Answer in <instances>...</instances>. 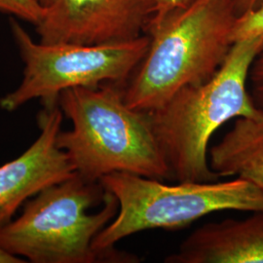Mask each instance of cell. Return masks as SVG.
I'll return each instance as SVG.
<instances>
[{
	"label": "cell",
	"mask_w": 263,
	"mask_h": 263,
	"mask_svg": "<svg viewBox=\"0 0 263 263\" xmlns=\"http://www.w3.org/2000/svg\"><path fill=\"white\" fill-rule=\"evenodd\" d=\"M237 19L232 0H194L157 15L147 53L124 86L126 104L149 112L179 90L207 82L234 45Z\"/></svg>",
	"instance_id": "cell-1"
},
{
	"label": "cell",
	"mask_w": 263,
	"mask_h": 263,
	"mask_svg": "<svg viewBox=\"0 0 263 263\" xmlns=\"http://www.w3.org/2000/svg\"><path fill=\"white\" fill-rule=\"evenodd\" d=\"M209 161L219 178L246 179L263 191V116L237 118L209 151Z\"/></svg>",
	"instance_id": "cell-10"
},
{
	"label": "cell",
	"mask_w": 263,
	"mask_h": 263,
	"mask_svg": "<svg viewBox=\"0 0 263 263\" xmlns=\"http://www.w3.org/2000/svg\"><path fill=\"white\" fill-rule=\"evenodd\" d=\"M236 15L239 17L259 8L263 5V0H232Z\"/></svg>",
	"instance_id": "cell-14"
},
{
	"label": "cell",
	"mask_w": 263,
	"mask_h": 263,
	"mask_svg": "<svg viewBox=\"0 0 263 263\" xmlns=\"http://www.w3.org/2000/svg\"><path fill=\"white\" fill-rule=\"evenodd\" d=\"M0 12L36 26L43 17L44 7L36 0H0Z\"/></svg>",
	"instance_id": "cell-11"
},
{
	"label": "cell",
	"mask_w": 263,
	"mask_h": 263,
	"mask_svg": "<svg viewBox=\"0 0 263 263\" xmlns=\"http://www.w3.org/2000/svg\"><path fill=\"white\" fill-rule=\"evenodd\" d=\"M192 1H194V0H156L157 5H158L157 15L166 13L170 10L176 9V8H179V7L185 6Z\"/></svg>",
	"instance_id": "cell-15"
},
{
	"label": "cell",
	"mask_w": 263,
	"mask_h": 263,
	"mask_svg": "<svg viewBox=\"0 0 263 263\" xmlns=\"http://www.w3.org/2000/svg\"><path fill=\"white\" fill-rule=\"evenodd\" d=\"M118 202L116 217L95 237L93 249L102 259H125L114 250L124 238L151 229H181L203 216L223 212L263 211V191L246 179L180 181L116 172L99 181Z\"/></svg>",
	"instance_id": "cell-4"
},
{
	"label": "cell",
	"mask_w": 263,
	"mask_h": 263,
	"mask_svg": "<svg viewBox=\"0 0 263 263\" xmlns=\"http://www.w3.org/2000/svg\"><path fill=\"white\" fill-rule=\"evenodd\" d=\"M11 30L25 67L18 88L0 99V107L9 112L34 99L42 104L58 103L59 95L69 88L125 86L149 47L147 34L127 42L85 46L37 43L14 20Z\"/></svg>",
	"instance_id": "cell-6"
},
{
	"label": "cell",
	"mask_w": 263,
	"mask_h": 263,
	"mask_svg": "<svg viewBox=\"0 0 263 263\" xmlns=\"http://www.w3.org/2000/svg\"><path fill=\"white\" fill-rule=\"evenodd\" d=\"M166 263H263V211L194 230Z\"/></svg>",
	"instance_id": "cell-9"
},
{
	"label": "cell",
	"mask_w": 263,
	"mask_h": 263,
	"mask_svg": "<svg viewBox=\"0 0 263 263\" xmlns=\"http://www.w3.org/2000/svg\"><path fill=\"white\" fill-rule=\"evenodd\" d=\"M263 38L234 43L223 65L207 82L185 87L148 114L151 129L169 166L180 181L220 179L209 161L215 132L237 118H259L248 89V78Z\"/></svg>",
	"instance_id": "cell-3"
},
{
	"label": "cell",
	"mask_w": 263,
	"mask_h": 263,
	"mask_svg": "<svg viewBox=\"0 0 263 263\" xmlns=\"http://www.w3.org/2000/svg\"><path fill=\"white\" fill-rule=\"evenodd\" d=\"M117 213L110 192L76 174L28 200L0 228V249L33 263L103 261L93 241Z\"/></svg>",
	"instance_id": "cell-5"
},
{
	"label": "cell",
	"mask_w": 263,
	"mask_h": 263,
	"mask_svg": "<svg viewBox=\"0 0 263 263\" xmlns=\"http://www.w3.org/2000/svg\"><path fill=\"white\" fill-rule=\"evenodd\" d=\"M36 1H37L40 5H42L43 7H46V6H48V5L50 4V2H51L52 0H36Z\"/></svg>",
	"instance_id": "cell-17"
},
{
	"label": "cell",
	"mask_w": 263,
	"mask_h": 263,
	"mask_svg": "<svg viewBox=\"0 0 263 263\" xmlns=\"http://www.w3.org/2000/svg\"><path fill=\"white\" fill-rule=\"evenodd\" d=\"M156 0H52L36 25L43 44L104 45L147 34Z\"/></svg>",
	"instance_id": "cell-7"
},
{
	"label": "cell",
	"mask_w": 263,
	"mask_h": 263,
	"mask_svg": "<svg viewBox=\"0 0 263 263\" xmlns=\"http://www.w3.org/2000/svg\"><path fill=\"white\" fill-rule=\"evenodd\" d=\"M255 38H263V5L239 17L233 30L234 43Z\"/></svg>",
	"instance_id": "cell-12"
},
{
	"label": "cell",
	"mask_w": 263,
	"mask_h": 263,
	"mask_svg": "<svg viewBox=\"0 0 263 263\" xmlns=\"http://www.w3.org/2000/svg\"><path fill=\"white\" fill-rule=\"evenodd\" d=\"M26 260L8 254L0 249V263H24Z\"/></svg>",
	"instance_id": "cell-16"
},
{
	"label": "cell",
	"mask_w": 263,
	"mask_h": 263,
	"mask_svg": "<svg viewBox=\"0 0 263 263\" xmlns=\"http://www.w3.org/2000/svg\"><path fill=\"white\" fill-rule=\"evenodd\" d=\"M62 122L59 103L43 104L37 116V139L19 157L0 166V228L30 198L76 175L66 152L57 145Z\"/></svg>",
	"instance_id": "cell-8"
},
{
	"label": "cell",
	"mask_w": 263,
	"mask_h": 263,
	"mask_svg": "<svg viewBox=\"0 0 263 263\" xmlns=\"http://www.w3.org/2000/svg\"><path fill=\"white\" fill-rule=\"evenodd\" d=\"M58 103L72 129L59 132L57 145L82 179L99 182L116 172L172 178L148 114L126 104L122 85L69 88L59 95Z\"/></svg>",
	"instance_id": "cell-2"
},
{
	"label": "cell",
	"mask_w": 263,
	"mask_h": 263,
	"mask_svg": "<svg viewBox=\"0 0 263 263\" xmlns=\"http://www.w3.org/2000/svg\"><path fill=\"white\" fill-rule=\"evenodd\" d=\"M248 89L254 105L263 111V43L250 68Z\"/></svg>",
	"instance_id": "cell-13"
}]
</instances>
